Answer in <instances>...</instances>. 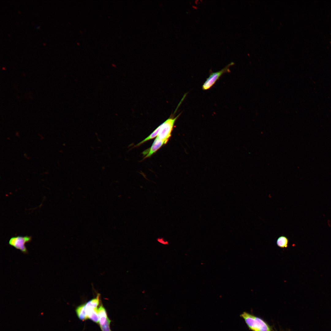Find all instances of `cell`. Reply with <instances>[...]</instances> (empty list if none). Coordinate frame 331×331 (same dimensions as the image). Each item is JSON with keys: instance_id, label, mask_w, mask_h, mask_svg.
Returning <instances> with one entry per match:
<instances>
[{"instance_id": "30bf717a", "label": "cell", "mask_w": 331, "mask_h": 331, "mask_svg": "<svg viewBox=\"0 0 331 331\" xmlns=\"http://www.w3.org/2000/svg\"><path fill=\"white\" fill-rule=\"evenodd\" d=\"M288 242V240L287 237L284 236H281L277 239L276 243L279 247L284 248L287 247Z\"/></svg>"}, {"instance_id": "277c9868", "label": "cell", "mask_w": 331, "mask_h": 331, "mask_svg": "<svg viewBox=\"0 0 331 331\" xmlns=\"http://www.w3.org/2000/svg\"><path fill=\"white\" fill-rule=\"evenodd\" d=\"M32 237L30 236H17L10 238L9 242V244L17 249L20 250L24 254L28 253L25 246V244L31 241Z\"/></svg>"}, {"instance_id": "ba28073f", "label": "cell", "mask_w": 331, "mask_h": 331, "mask_svg": "<svg viewBox=\"0 0 331 331\" xmlns=\"http://www.w3.org/2000/svg\"><path fill=\"white\" fill-rule=\"evenodd\" d=\"M77 315L80 320L84 321L87 319L86 311L85 304L78 306L76 309Z\"/></svg>"}, {"instance_id": "3957f363", "label": "cell", "mask_w": 331, "mask_h": 331, "mask_svg": "<svg viewBox=\"0 0 331 331\" xmlns=\"http://www.w3.org/2000/svg\"><path fill=\"white\" fill-rule=\"evenodd\" d=\"M234 64L233 62H231L221 70L216 72H211L209 77L207 78L202 86V89L207 90L211 88L223 74L230 72L229 68Z\"/></svg>"}, {"instance_id": "7c38bea8", "label": "cell", "mask_w": 331, "mask_h": 331, "mask_svg": "<svg viewBox=\"0 0 331 331\" xmlns=\"http://www.w3.org/2000/svg\"><path fill=\"white\" fill-rule=\"evenodd\" d=\"M158 241L160 243L164 245H167L168 244V243L167 241H165L164 240H163L162 238H158Z\"/></svg>"}, {"instance_id": "8992f818", "label": "cell", "mask_w": 331, "mask_h": 331, "mask_svg": "<svg viewBox=\"0 0 331 331\" xmlns=\"http://www.w3.org/2000/svg\"><path fill=\"white\" fill-rule=\"evenodd\" d=\"M166 143L163 141L159 139L158 137L155 139L151 146L148 149L144 150L142 153L144 156V159L150 157L155 153L163 145Z\"/></svg>"}, {"instance_id": "52a82bcc", "label": "cell", "mask_w": 331, "mask_h": 331, "mask_svg": "<svg viewBox=\"0 0 331 331\" xmlns=\"http://www.w3.org/2000/svg\"><path fill=\"white\" fill-rule=\"evenodd\" d=\"M97 313L99 318L100 326L104 325L109 318L105 308L101 305L98 308Z\"/></svg>"}, {"instance_id": "6da1fadb", "label": "cell", "mask_w": 331, "mask_h": 331, "mask_svg": "<svg viewBox=\"0 0 331 331\" xmlns=\"http://www.w3.org/2000/svg\"><path fill=\"white\" fill-rule=\"evenodd\" d=\"M240 316L252 331H274L271 326L260 318L246 312H243Z\"/></svg>"}, {"instance_id": "9c48e42d", "label": "cell", "mask_w": 331, "mask_h": 331, "mask_svg": "<svg viewBox=\"0 0 331 331\" xmlns=\"http://www.w3.org/2000/svg\"><path fill=\"white\" fill-rule=\"evenodd\" d=\"M159 130V127L158 126L154 131L152 132L145 139L136 144L135 146H138L141 145L145 142L152 139L156 136L157 137Z\"/></svg>"}, {"instance_id": "8fae6325", "label": "cell", "mask_w": 331, "mask_h": 331, "mask_svg": "<svg viewBox=\"0 0 331 331\" xmlns=\"http://www.w3.org/2000/svg\"><path fill=\"white\" fill-rule=\"evenodd\" d=\"M111 321V320L108 318L104 325L100 326L101 331H111L110 328Z\"/></svg>"}, {"instance_id": "5b68a950", "label": "cell", "mask_w": 331, "mask_h": 331, "mask_svg": "<svg viewBox=\"0 0 331 331\" xmlns=\"http://www.w3.org/2000/svg\"><path fill=\"white\" fill-rule=\"evenodd\" d=\"M85 304L87 319H89L96 323H99L97 307L93 306L89 301Z\"/></svg>"}, {"instance_id": "7a4b0ae2", "label": "cell", "mask_w": 331, "mask_h": 331, "mask_svg": "<svg viewBox=\"0 0 331 331\" xmlns=\"http://www.w3.org/2000/svg\"><path fill=\"white\" fill-rule=\"evenodd\" d=\"M180 114L175 117L171 116L160 126L159 130L157 137L166 143L171 136L175 122Z\"/></svg>"}]
</instances>
